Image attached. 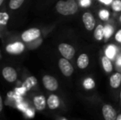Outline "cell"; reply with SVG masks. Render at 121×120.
<instances>
[{
	"label": "cell",
	"mask_w": 121,
	"mask_h": 120,
	"mask_svg": "<svg viewBox=\"0 0 121 120\" xmlns=\"http://www.w3.org/2000/svg\"><path fill=\"white\" fill-rule=\"evenodd\" d=\"M102 112L105 120H116V112L111 105H104Z\"/></svg>",
	"instance_id": "9"
},
{
	"label": "cell",
	"mask_w": 121,
	"mask_h": 120,
	"mask_svg": "<svg viewBox=\"0 0 121 120\" xmlns=\"http://www.w3.org/2000/svg\"><path fill=\"white\" fill-rule=\"evenodd\" d=\"M94 37L96 41H102L104 40V25L103 24H99L94 28Z\"/></svg>",
	"instance_id": "13"
},
{
	"label": "cell",
	"mask_w": 121,
	"mask_h": 120,
	"mask_svg": "<svg viewBox=\"0 0 121 120\" xmlns=\"http://www.w3.org/2000/svg\"><path fill=\"white\" fill-rule=\"evenodd\" d=\"M90 4V1L89 0H82L81 1V4L82 6H87Z\"/></svg>",
	"instance_id": "28"
},
{
	"label": "cell",
	"mask_w": 121,
	"mask_h": 120,
	"mask_svg": "<svg viewBox=\"0 0 121 120\" xmlns=\"http://www.w3.org/2000/svg\"><path fill=\"white\" fill-rule=\"evenodd\" d=\"M111 9L116 13L121 12V0H114L111 5Z\"/></svg>",
	"instance_id": "23"
},
{
	"label": "cell",
	"mask_w": 121,
	"mask_h": 120,
	"mask_svg": "<svg viewBox=\"0 0 121 120\" xmlns=\"http://www.w3.org/2000/svg\"><path fill=\"white\" fill-rule=\"evenodd\" d=\"M3 109V103H2V98H0V111H2Z\"/></svg>",
	"instance_id": "30"
},
{
	"label": "cell",
	"mask_w": 121,
	"mask_h": 120,
	"mask_svg": "<svg viewBox=\"0 0 121 120\" xmlns=\"http://www.w3.org/2000/svg\"><path fill=\"white\" fill-rule=\"evenodd\" d=\"M101 64H102L104 70L106 73L112 72L113 69V64H112V62H111V59H109L106 55L102 56V57H101Z\"/></svg>",
	"instance_id": "14"
},
{
	"label": "cell",
	"mask_w": 121,
	"mask_h": 120,
	"mask_svg": "<svg viewBox=\"0 0 121 120\" xmlns=\"http://www.w3.org/2000/svg\"><path fill=\"white\" fill-rule=\"evenodd\" d=\"M42 80L43 86L47 90L50 91H55L58 88L57 80L54 76L50 75H45Z\"/></svg>",
	"instance_id": "7"
},
{
	"label": "cell",
	"mask_w": 121,
	"mask_h": 120,
	"mask_svg": "<svg viewBox=\"0 0 121 120\" xmlns=\"http://www.w3.org/2000/svg\"><path fill=\"white\" fill-rule=\"evenodd\" d=\"M82 21L85 28L88 31H91L96 28V19L90 11H85L83 13Z\"/></svg>",
	"instance_id": "6"
},
{
	"label": "cell",
	"mask_w": 121,
	"mask_h": 120,
	"mask_svg": "<svg viewBox=\"0 0 121 120\" xmlns=\"http://www.w3.org/2000/svg\"><path fill=\"white\" fill-rule=\"evenodd\" d=\"M38 83V80L35 76H29L28 77L26 81L23 82V83L22 84V87L27 91L30 90L33 87H34L35 86H36Z\"/></svg>",
	"instance_id": "15"
},
{
	"label": "cell",
	"mask_w": 121,
	"mask_h": 120,
	"mask_svg": "<svg viewBox=\"0 0 121 120\" xmlns=\"http://www.w3.org/2000/svg\"><path fill=\"white\" fill-rule=\"evenodd\" d=\"M2 76L4 79L9 82L13 83L17 79V72L14 68L11 66H5L2 69Z\"/></svg>",
	"instance_id": "8"
},
{
	"label": "cell",
	"mask_w": 121,
	"mask_h": 120,
	"mask_svg": "<svg viewBox=\"0 0 121 120\" xmlns=\"http://www.w3.org/2000/svg\"><path fill=\"white\" fill-rule=\"evenodd\" d=\"M89 64V57L87 54L82 53L77 57V65L79 69H84L87 68Z\"/></svg>",
	"instance_id": "10"
},
{
	"label": "cell",
	"mask_w": 121,
	"mask_h": 120,
	"mask_svg": "<svg viewBox=\"0 0 121 120\" xmlns=\"http://www.w3.org/2000/svg\"><path fill=\"white\" fill-rule=\"evenodd\" d=\"M120 96H121V95H120Z\"/></svg>",
	"instance_id": "35"
},
{
	"label": "cell",
	"mask_w": 121,
	"mask_h": 120,
	"mask_svg": "<svg viewBox=\"0 0 121 120\" xmlns=\"http://www.w3.org/2000/svg\"><path fill=\"white\" fill-rule=\"evenodd\" d=\"M24 42L16 41L11 43L8 44L6 47L5 50L7 53L10 54H19L24 52L26 46L23 43Z\"/></svg>",
	"instance_id": "5"
},
{
	"label": "cell",
	"mask_w": 121,
	"mask_h": 120,
	"mask_svg": "<svg viewBox=\"0 0 121 120\" xmlns=\"http://www.w3.org/2000/svg\"><path fill=\"white\" fill-rule=\"evenodd\" d=\"M9 20V15L6 11H1L0 13V25L1 26H6Z\"/></svg>",
	"instance_id": "22"
},
{
	"label": "cell",
	"mask_w": 121,
	"mask_h": 120,
	"mask_svg": "<svg viewBox=\"0 0 121 120\" xmlns=\"http://www.w3.org/2000/svg\"><path fill=\"white\" fill-rule=\"evenodd\" d=\"M25 0H10L9 3V6L11 10H17L23 4Z\"/></svg>",
	"instance_id": "20"
},
{
	"label": "cell",
	"mask_w": 121,
	"mask_h": 120,
	"mask_svg": "<svg viewBox=\"0 0 121 120\" xmlns=\"http://www.w3.org/2000/svg\"><path fill=\"white\" fill-rule=\"evenodd\" d=\"M116 63H117V64L118 65V66H121V55L118 58V59H117V62H116Z\"/></svg>",
	"instance_id": "29"
},
{
	"label": "cell",
	"mask_w": 121,
	"mask_h": 120,
	"mask_svg": "<svg viewBox=\"0 0 121 120\" xmlns=\"http://www.w3.org/2000/svg\"><path fill=\"white\" fill-rule=\"evenodd\" d=\"M55 8L60 15L72 16L78 11L79 4L76 0H60L56 4Z\"/></svg>",
	"instance_id": "1"
},
{
	"label": "cell",
	"mask_w": 121,
	"mask_h": 120,
	"mask_svg": "<svg viewBox=\"0 0 121 120\" xmlns=\"http://www.w3.org/2000/svg\"><path fill=\"white\" fill-rule=\"evenodd\" d=\"M118 52V49L114 45H109L106 47L105 50V55L108 57L111 60L113 59Z\"/></svg>",
	"instance_id": "17"
},
{
	"label": "cell",
	"mask_w": 121,
	"mask_h": 120,
	"mask_svg": "<svg viewBox=\"0 0 121 120\" xmlns=\"http://www.w3.org/2000/svg\"><path fill=\"white\" fill-rule=\"evenodd\" d=\"M58 50L64 58H66L69 60L72 59L74 57L76 52L74 47L72 45L66 42L60 43L58 45Z\"/></svg>",
	"instance_id": "3"
},
{
	"label": "cell",
	"mask_w": 121,
	"mask_h": 120,
	"mask_svg": "<svg viewBox=\"0 0 121 120\" xmlns=\"http://www.w3.org/2000/svg\"><path fill=\"white\" fill-rule=\"evenodd\" d=\"M121 84V74L116 72L111 75L110 78V85L113 88H118Z\"/></svg>",
	"instance_id": "16"
},
{
	"label": "cell",
	"mask_w": 121,
	"mask_h": 120,
	"mask_svg": "<svg viewBox=\"0 0 121 120\" xmlns=\"http://www.w3.org/2000/svg\"><path fill=\"white\" fill-rule=\"evenodd\" d=\"M114 37H115V40L116 42L121 44V28L115 33Z\"/></svg>",
	"instance_id": "26"
},
{
	"label": "cell",
	"mask_w": 121,
	"mask_h": 120,
	"mask_svg": "<svg viewBox=\"0 0 121 120\" xmlns=\"http://www.w3.org/2000/svg\"><path fill=\"white\" fill-rule=\"evenodd\" d=\"M83 86L86 90H91L96 86V83H95L94 80L92 78L88 77V78H86L84 80Z\"/></svg>",
	"instance_id": "19"
},
{
	"label": "cell",
	"mask_w": 121,
	"mask_h": 120,
	"mask_svg": "<svg viewBox=\"0 0 121 120\" xmlns=\"http://www.w3.org/2000/svg\"><path fill=\"white\" fill-rule=\"evenodd\" d=\"M4 1V0H0V6H2Z\"/></svg>",
	"instance_id": "32"
},
{
	"label": "cell",
	"mask_w": 121,
	"mask_h": 120,
	"mask_svg": "<svg viewBox=\"0 0 121 120\" xmlns=\"http://www.w3.org/2000/svg\"><path fill=\"white\" fill-rule=\"evenodd\" d=\"M113 1L114 0H98V1L99 3H101V4H104L105 6H111Z\"/></svg>",
	"instance_id": "27"
},
{
	"label": "cell",
	"mask_w": 121,
	"mask_h": 120,
	"mask_svg": "<svg viewBox=\"0 0 121 120\" xmlns=\"http://www.w3.org/2000/svg\"><path fill=\"white\" fill-rule=\"evenodd\" d=\"M58 66L60 68L62 74L67 77H69L72 75L74 72V67L69 61V59L66 58H60L58 61Z\"/></svg>",
	"instance_id": "4"
},
{
	"label": "cell",
	"mask_w": 121,
	"mask_h": 120,
	"mask_svg": "<svg viewBox=\"0 0 121 120\" xmlns=\"http://www.w3.org/2000/svg\"><path fill=\"white\" fill-rule=\"evenodd\" d=\"M110 11L106 8H102L99 11V17L100 18L101 20L104 21H106L109 19L110 18Z\"/></svg>",
	"instance_id": "21"
},
{
	"label": "cell",
	"mask_w": 121,
	"mask_h": 120,
	"mask_svg": "<svg viewBox=\"0 0 121 120\" xmlns=\"http://www.w3.org/2000/svg\"><path fill=\"white\" fill-rule=\"evenodd\" d=\"M47 103H48V106L49 107L50 109L55 110L57 108H59L60 104V100L57 95H56L55 94H51L48 98Z\"/></svg>",
	"instance_id": "12"
},
{
	"label": "cell",
	"mask_w": 121,
	"mask_h": 120,
	"mask_svg": "<svg viewBox=\"0 0 121 120\" xmlns=\"http://www.w3.org/2000/svg\"><path fill=\"white\" fill-rule=\"evenodd\" d=\"M116 120H121V115H120L119 116H118V117H117Z\"/></svg>",
	"instance_id": "31"
},
{
	"label": "cell",
	"mask_w": 121,
	"mask_h": 120,
	"mask_svg": "<svg viewBox=\"0 0 121 120\" xmlns=\"http://www.w3.org/2000/svg\"><path fill=\"white\" fill-rule=\"evenodd\" d=\"M41 36V31L38 28H31L25 31H23L21 37L23 42H31Z\"/></svg>",
	"instance_id": "2"
},
{
	"label": "cell",
	"mask_w": 121,
	"mask_h": 120,
	"mask_svg": "<svg viewBox=\"0 0 121 120\" xmlns=\"http://www.w3.org/2000/svg\"><path fill=\"white\" fill-rule=\"evenodd\" d=\"M61 120H67V119H65V118H62Z\"/></svg>",
	"instance_id": "34"
},
{
	"label": "cell",
	"mask_w": 121,
	"mask_h": 120,
	"mask_svg": "<svg viewBox=\"0 0 121 120\" xmlns=\"http://www.w3.org/2000/svg\"><path fill=\"white\" fill-rule=\"evenodd\" d=\"M114 33V28L111 24H106L104 25V40L107 41L109 40Z\"/></svg>",
	"instance_id": "18"
},
{
	"label": "cell",
	"mask_w": 121,
	"mask_h": 120,
	"mask_svg": "<svg viewBox=\"0 0 121 120\" xmlns=\"http://www.w3.org/2000/svg\"><path fill=\"white\" fill-rule=\"evenodd\" d=\"M17 108L20 110H21L23 112H26V110L28 109V105H27L26 103H23L22 101H20V102L17 103Z\"/></svg>",
	"instance_id": "24"
},
{
	"label": "cell",
	"mask_w": 121,
	"mask_h": 120,
	"mask_svg": "<svg viewBox=\"0 0 121 120\" xmlns=\"http://www.w3.org/2000/svg\"><path fill=\"white\" fill-rule=\"evenodd\" d=\"M119 22L121 23V16H120V17H119Z\"/></svg>",
	"instance_id": "33"
},
{
	"label": "cell",
	"mask_w": 121,
	"mask_h": 120,
	"mask_svg": "<svg viewBox=\"0 0 121 120\" xmlns=\"http://www.w3.org/2000/svg\"><path fill=\"white\" fill-rule=\"evenodd\" d=\"M33 103H34V105H35V108L38 110L42 111L46 107V100H45V98L43 95H36L33 98Z\"/></svg>",
	"instance_id": "11"
},
{
	"label": "cell",
	"mask_w": 121,
	"mask_h": 120,
	"mask_svg": "<svg viewBox=\"0 0 121 120\" xmlns=\"http://www.w3.org/2000/svg\"><path fill=\"white\" fill-rule=\"evenodd\" d=\"M24 112H25L26 115L28 117L32 118V117H33L34 115H35V112H34V110H33V109H31V108H28V109L26 110V111Z\"/></svg>",
	"instance_id": "25"
}]
</instances>
